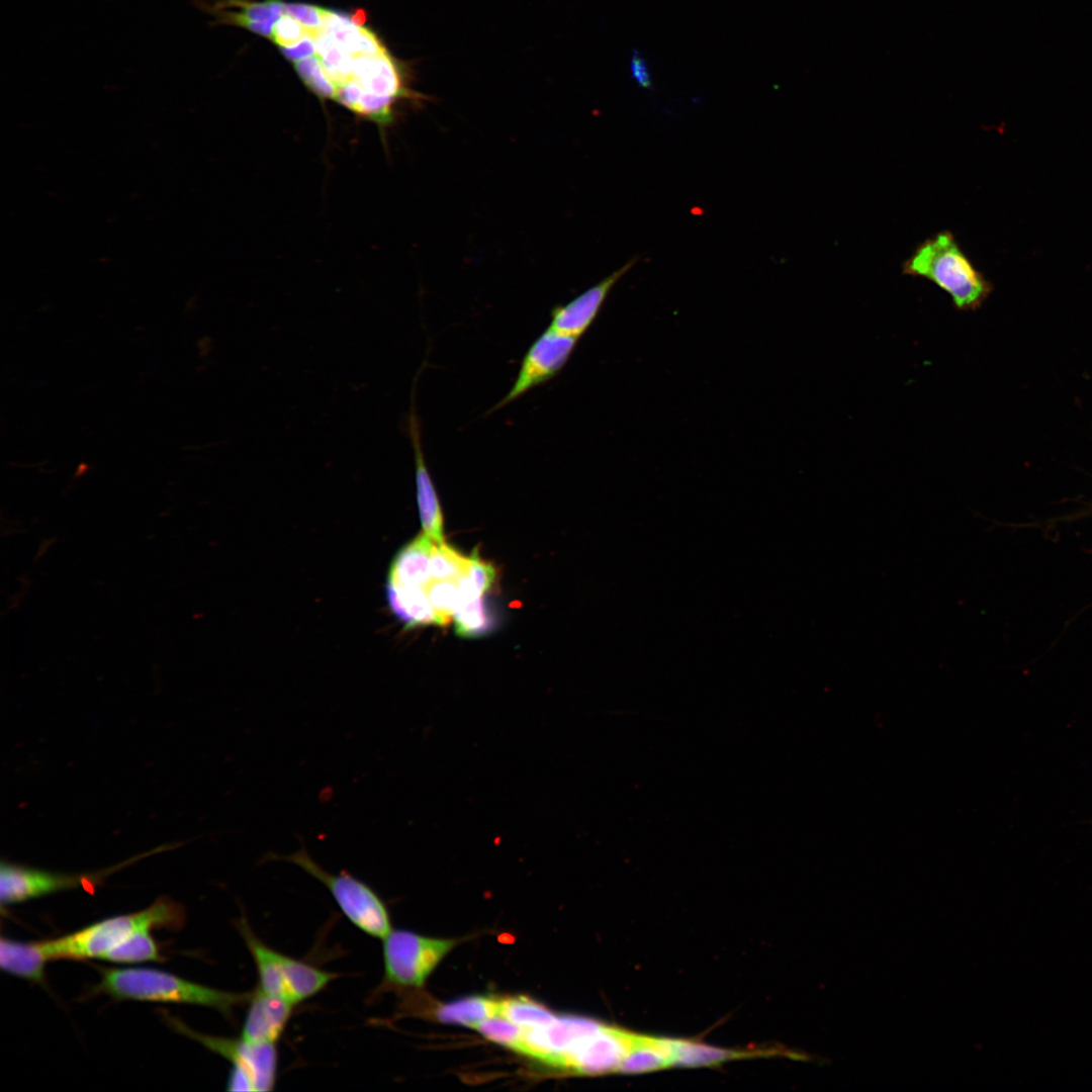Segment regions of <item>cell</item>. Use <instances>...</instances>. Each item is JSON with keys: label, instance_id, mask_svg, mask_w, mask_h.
Here are the masks:
<instances>
[{"label": "cell", "instance_id": "7a4b0ae2", "mask_svg": "<svg viewBox=\"0 0 1092 1092\" xmlns=\"http://www.w3.org/2000/svg\"><path fill=\"white\" fill-rule=\"evenodd\" d=\"M96 990L117 999L210 1007L229 1018L251 997V992L218 990L149 968L101 969Z\"/></svg>", "mask_w": 1092, "mask_h": 1092}, {"label": "cell", "instance_id": "6da1fadb", "mask_svg": "<svg viewBox=\"0 0 1092 1092\" xmlns=\"http://www.w3.org/2000/svg\"><path fill=\"white\" fill-rule=\"evenodd\" d=\"M285 6L299 21V32L280 51L318 97L381 130L394 122L403 102L427 99L412 89L404 65L364 25L363 16L305 3Z\"/></svg>", "mask_w": 1092, "mask_h": 1092}, {"label": "cell", "instance_id": "cb8c5ba5", "mask_svg": "<svg viewBox=\"0 0 1092 1092\" xmlns=\"http://www.w3.org/2000/svg\"><path fill=\"white\" fill-rule=\"evenodd\" d=\"M525 1029L544 1027L557 1016L543 1005L526 997L499 1000V1014Z\"/></svg>", "mask_w": 1092, "mask_h": 1092}, {"label": "cell", "instance_id": "3957f363", "mask_svg": "<svg viewBox=\"0 0 1092 1092\" xmlns=\"http://www.w3.org/2000/svg\"><path fill=\"white\" fill-rule=\"evenodd\" d=\"M902 272L934 283L950 296L958 310L978 309L993 289L949 231L919 244L903 262Z\"/></svg>", "mask_w": 1092, "mask_h": 1092}, {"label": "cell", "instance_id": "30bf717a", "mask_svg": "<svg viewBox=\"0 0 1092 1092\" xmlns=\"http://www.w3.org/2000/svg\"><path fill=\"white\" fill-rule=\"evenodd\" d=\"M577 342V338L548 327L528 348L509 392L488 413L500 410L555 377L570 358Z\"/></svg>", "mask_w": 1092, "mask_h": 1092}, {"label": "cell", "instance_id": "9a60e30c", "mask_svg": "<svg viewBox=\"0 0 1092 1092\" xmlns=\"http://www.w3.org/2000/svg\"><path fill=\"white\" fill-rule=\"evenodd\" d=\"M241 1037L251 1042L277 1043L292 1015V1004L263 992L251 991Z\"/></svg>", "mask_w": 1092, "mask_h": 1092}, {"label": "cell", "instance_id": "44dd1931", "mask_svg": "<svg viewBox=\"0 0 1092 1092\" xmlns=\"http://www.w3.org/2000/svg\"><path fill=\"white\" fill-rule=\"evenodd\" d=\"M499 1014V1000L485 996H469L442 1004L436 1017L444 1023L475 1028L481 1021Z\"/></svg>", "mask_w": 1092, "mask_h": 1092}, {"label": "cell", "instance_id": "4316f807", "mask_svg": "<svg viewBox=\"0 0 1092 1092\" xmlns=\"http://www.w3.org/2000/svg\"><path fill=\"white\" fill-rule=\"evenodd\" d=\"M466 574L458 579L461 598H480L490 589L495 577L491 563L481 559L476 550L469 556Z\"/></svg>", "mask_w": 1092, "mask_h": 1092}, {"label": "cell", "instance_id": "52a82bcc", "mask_svg": "<svg viewBox=\"0 0 1092 1092\" xmlns=\"http://www.w3.org/2000/svg\"><path fill=\"white\" fill-rule=\"evenodd\" d=\"M169 1025L195 1039L208 1050L229 1060L233 1067L228 1079L229 1091H271L277 1077L276 1043L251 1042L243 1037L229 1038L197 1032L177 1018L168 1017Z\"/></svg>", "mask_w": 1092, "mask_h": 1092}, {"label": "cell", "instance_id": "8992f818", "mask_svg": "<svg viewBox=\"0 0 1092 1092\" xmlns=\"http://www.w3.org/2000/svg\"><path fill=\"white\" fill-rule=\"evenodd\" d=\"M238 928L257 969V987L269 995L296 1005L320 993L338 977L268 946L245 918L239 921Z\"/></svg>", "mask_w": 1092, "mask_h": 1092}, {"label": "cell", "instance_id": "d6986e66", "mask_svg": "<svg viewBox=\"0 0 1092 1092\" xmlns=\"http://www.w3.org/2000/svg\"><path fill=\"white\" fill-rule=\"evenodd\" d=\"M671 1061V1038L635 1034L619 1072L635 1074L655 1071L670 1067Z\"/></svg>", "mask_w": 1092, "mask_h": 1092}, {"label": "cell", "instance_id": "d4e9b609", "mask_svg": "<svg viewBox=\"0 0 1092 1092\" xmlns=\"http://www.w3.org/2000/svg\"><path fill=\"white\" fill-rule=\"evenodd\" d=\"M470 558L444 543H434L430 572L432 579H454L463 577L468 569Z\"/></svg>", "mask_w": 1092, "mask_h": 1092}, {"label": "cell", "instance_id": "ac0fdd59", "mask_svg": "<svg viewBox=\"0 0 1092 1092\" xmlns=\"http://www.w3.org/2000/svg\"><path fill=\"white\" fill-rule=\"evenodd\" d=\"M48 959L38 941H18L1 937L0 966L3 971L29 980L41 982Z\"/></svg>", "mask_w": 1092, "mask_h": 1092}, {"label": "cell", "instance_id": "5bb4252c", "mask_svg": "<svg viewBox=\"0 0 1092 1092\" xmlns=\"http://www.w3.org/2000/svg\"><path fill=\"white\" fill-rule=\"evenodd\" d=\"M415 388L411 398V406L406 417V431L412 442L415 459L417 502L421 518L423 532L434 543H444L443 515L439 497L426 464L422 444L421 423L416 411Z\"/></svg>", "mask_w": 1092, "mask_h": 1092}, {"label": "cell", "instance_id": "2e32d148", "mask_svg": "<svg viewBox=\"0 0 1092 1092\" xmlns=\"http://www.w3.org/2000/svg\"><path fill=\"white\" fill-rule=\"evenodd\" d=\"M434 541L424 532L405 544L390 563L387 581L405 586H425L432 580L430 560Z\"/></svg>", "mask_w": 1092, "mask_h": 1092}, {"label": "cell", "instance_id": "5b68a950", "mask_svg": "<svg viewBox=\"0 0 1092 1092\" xmlns=\"http://www.w3.org/2000/svg\"><path fill=\"white\" fill-rule=\"evenodd\" d=\"M265 860L291 862L321 882L330 891L344 915L366 934L384 938L392 929L389 912L379 895L365 882L347 871L332 874L322 868L301 846L291 854L269 852Z\"/></svg>", "mask_w": 1092, "mask_h": 1092}, {"label": "cell", "instance_id": "4fadbf2b", "mask_svg": "<svg viewBox=\"0 0 1092 1092\" xmlns=\"http://www.w3.org/2000/svg\"><path fill=\"white\" fill-rule=\"evenodd\" d=\"M632 258L618 270L589 287L567 303L556 305L550 312L549 328L555 332L579 339L598 316L607 296L615 284L639 261Z\"/></svg>", "mask_w": 1092, "mask_h": 1092}, {"label": "cell", "instance_id": "e0dca14e", "mask_svg": "<svg viewBox=\"0 0 1092 1092\" xmlns=\"http://www.w3.org/2000/svg\"><path fill=\"white\" fill-rule=\"evenodd\" d=\"M385 593L389 609L405 628L440 626L423 586H405L387 581Z\"/></svg>", "mask_w": 1092, "mask_h": 1092}, {"label": "cell", "instance_id": "f1b7e54d", "mask_svg": "<svg viewBox=\"0 0 1092 1092\" xmlns=\"http://www.w3.org/2000/svg\"><path fill=\"white\" fill-rule=\"evenodd\" d=\"M630 70L633 80L642 89L652 87V79L648 64L641 53L635 50L631 56Z\"/></svg>", "mask_w": 1092, "mask_h": 1092}, {"label": "cell", "instance_id": "83f0119b", "mask_svg": "<svg viewBox=\"0 0 1092 1092\" xmlns=\"http://www.w3.org/2000/svg\"><path fill=\"white\" fill-rule=\"evenodd\" d=\"M475 1029L489 1040L517 1052L525 1033V1028L502 1015H495L481 1021L475 1026Z\"/></svg>", "mask_w": 1092, "mask_h": 1092}, {"label": "cell", "instance_id": "277c9868", "mask_svg": "<svg viewBox=\"0 0 1092 1092\" xmlns=\"http://www.w3.org/2000/svg\"><path fill=\"white\" fill-rule=\"evenodd\" d=\"M185 910L170 898H159L135 913L118 915L54 939L39 940L48 961L100 959L133 933L144 929H178Z\"/></svg>", "mask_w": 1092, "mask_h": 1092}, {"label": "cell", "instance_id": "9c48e42d", "mask_svg": "<svg viewBox=\"0 0 1092 1092\" xmlns=\"http://www.w3.org/2000/svg\"><path fill=\"white\" fill-rule=\"evenodd\" d=\"M167 849H169V845L164 844L148 852L132 856L123 862L110 868L98 872L81 874L53 873L41 869L2 860L0 864L1 904L4 906L25 902L79 887L93 889L102 882L105 877L113 872H116L142 857Z\"/></svg>", "mask_w": 1092, "mask_h": 1092}, {"label": "cell", "instance_id": "484cf974", "mask_svg": "<svg viewBox=\"0 0 1092 1092\" xmlns=\"http://www.w3.org/2000/svg\"><path fill=\"white\" fill-rule=\"evenodd\" d=\"M424 588L440 626L447 625L460 603L458 580L432 579Z\"/></svg>", "mask_w": 1092, "mask_h": 1092}, {"label": "cell", "instance_id": "ba28073f", "mask_svg": "<svg viewBox=\"0 0 1092 1092\" xmlns=\"http://www.w3.org/2000/svg\"><path fill=\"white\" fill-rule=\"evenodd\" d=\"M454 944L452 939L428 937L404 929H391L383 938V986L422 987Z\"/></svg>", "mask_w": 1092, "mask_h": 1092}, {"label": "cell", "instance_id": "7402d4cb", "mask_svg": "<svg viewBox=\"0 0 1092 1092\" xmlns=\"http://www.w3.org/2000/svg\"><path fill=\"white\" fill-rule=\"evenodd\" d=\"M455 634L462 638L481 637L492 629L491 615L480 598H460L453 615Z\"/></svg>", "mask_w": 1092, "mask_h": 1092}, {"label": "cell", "instance_id": "7c38bea8", "mask_svg": "<svg viewBox=\"0 0 1092 1092\" xmlns=\"http://www.w3.org/2000/svg\"><path fill=\"white\" fill-rule=\"evenodd\" d=\"M634 1036L633 1032L604 1024L571 1054L564 1057L557 1068L583 1075L619 1071Z\"/></svg>", "mask_w": 1092, "mask_h": 1092}, {"label": "cell", "instance_id": "603a6c76", "mask_svg": "<svg viewBox=\"0 0 1092 1092\" xmlns=\"http://www.w3.org/2000/svg\"><path fill=\"white\" fill-rule=\"evenodd\" d=\"M151 931L144 929L133 933L110 949L102 960L119 964L163 962L164 957Z\"/></svg>", "mask_w": 1092, "mask_h": 1092}, {"label": "cell", "instance_id": "8fae6325", "mask_svg": "<svg viewBox=\"0 0 1092 1092\" xmlns=\"http://www.w3.org/2000/svg\"><path fill=\"white\" fill-rule=\"evenodd\" d=\"M603 1025L590 1018L557 1016L547 1026L525 1029L518 1052L557 1068L564 1057Z\"/></svg>", "mask_w": 1092, "mask_h": 1092}, {"label": "cell", "instance_id": "ffe728a7", "mask_svg": "<svg viewBox=\"0 0 1092 1092\" xmlns=\"http://www.w3.org/2000/svg\"><path fill=\"white\" fill-rule=\"evenodd\" d=\"M671 1044V1066L679 1067L713 1066L728 1060L770 1055L769 1051H730L684 1039L672 1038Z\"/></svg>", "mask_w": 1092, "mask_h": 1092}]
</instances>
